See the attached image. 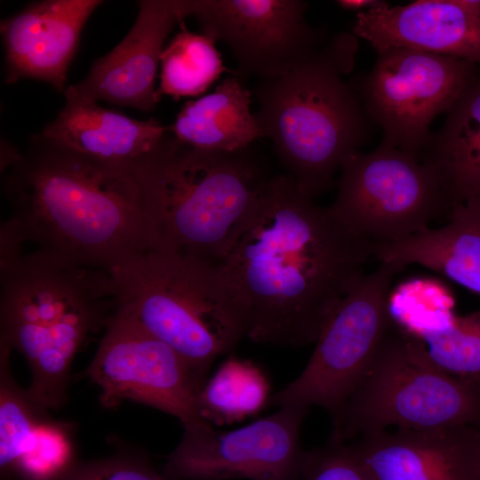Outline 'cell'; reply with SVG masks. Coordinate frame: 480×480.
Instances as JSON below:
<instances>
[{"label": "cell", "instance_id": "6da1fadb", "mask_svg": "<svg viewBox=\"0 0 480 480\" xmlns=\"http://www.w3.org/2000/svg\"><path fill=\"white\" fill-rule=\"evenodd\" d=\"M371 241L313 202L289 174L271 176L258 210L220 263L252 341L316 342L364 276Z\"/></svg>", "mask_w": 480, "mask_h": 480}, {"label": "cell", "instance_id": "7a4b0ae2", "mask_svg": "<svg viewBox=\"0 0 480 480\" xmlns=\"http://www.w3.org/2000/svg\"><path fill=\"white\" fill-rule=\"evenodd\" d=\"M4 170L11 217L1 242L104 269L147 249L142 199L131 167L99 162L41 136Z\"/></svg>", "mask_w": 480, "mask_h": 480}, {"label": "cell", "instance_id": "3957f363", "mask_svg": "<svg viewBox=\"0 0 480 480\" xmlns=\"http://www.w3.org/2000/svg\"><path fill=\"white\" fill-rule=\"evenodd\" d=\"M147 249L221 263L254 217L270 178L251 147L202 149L171 133L132 166Z\"/></svg>", "mask_w": 480, "mask_h": 480}, {"label": "cell", "instance_id": "277c9868", "mask_svg": "<svg viewBox=\"0 0 480 480\" xmlns=\"http://www.w3.org/2000/svg\"><path fill=\"white\" fill-rule=\"evenodd\" d=\"M0 284V343L26 358L36 405L58 409L75 356L116 312L110 275L35 250L2 260Z\"/></svg>", "mask_w": 480, "mask_h": 480}, {"label": "cell", "instance_id": "5b68a950", "mask_svg": "<svg viewBox=\"0 0 480 480\" xmlns=\"http://www.w3.org/2000/svg\"><path fill=\"white\" fill-rule=\"evenodd\" d=\"M356 37L335 34L281 76L259 80L257 119L280 163L311 197L325 191L344 160L369 138L371 122L343 76L355 64Z\"/></svg>", "mask_w": 480, "mask_h": 480}, {"label": "cell", "instance_id": "8992f818", "mask_svg": "<svg viewBox=\"0 0 480 480\" xmlns=\"http://www.w3.org/2000/svg\"><path fill=\"white\" fill-rule=\"evenodd\" d=\"M116 312L177 352L206 381L243 337V316L220 263L145 249L108 269Z\"/></svg>", "mask_w": 480, "mask_h": 480}, {"label": "cell", "instance_id": "52a82bcc", "mask_svg": "<svg viewBox=\"0 0 480 480\" xmlns=\"http://www.w3.org/2000/svg\"><path fill=\"white\" fill-rule=\"evenodd\" d=\"M480 428V384L453 377L422 356L395 323L333 427L332 438L348 442L396 429Z\"/></svg>", "mask_w": 480, "mask_h": 480}, {"label": "cell", "instance_id": "ba28073f", "mask_svg": "<svg viewBox=\"0 0 480 480\" xmlns=\"http://www.w3.org/2000/svg\"><path fill=\"white\" fill-rule=\"evenodd\" d=\"M332 215L373 244L402 240L440 217L452 205L438 173L426 162L380 144L368 153L356 151L340 169Z\"/></svg>", "mask_w": 480, "mask_h": 480}, {"label": "cell", "instance_id": "9c48e42d", "mask_svg": "<svg viewBox=\"0 0 480 480\" xmlns=\"http://www.w3.org/2000/svg\"><path fill=\"white\" fill-rule=\"evenodd\" d=\"M403 268L380 262L364 275L327 323L307 365L286 387L270 396L268 404L318 406L333 427L394 324L388 309L392 280Z\"/></svg>", "mask_w": 480, "mask_h": 480}, {"label": "cell", "instance_id": "30bf717a", "mask_svg": "<svg viewBox=\"0 0 480 480\" xmlns=\"http://www.w3.org/2000/svg\"><path fill=\"white\" fill-rule=\"evenodd\" d=\"M480 73L467 60L406 48L377 52L355 85L364 113L382 132L381 144L420 159L432 121L447 114Z\"/></svg>", "mask_w": 480, "mask_h": 480}, {"label": "cell", "instance_id": "8fae6325", "mask_svg": "<svg viewBox=\"0 0 480 480\" xmlns=\"http://www.w3.org/2000/svg\"><path fill=\"white\" fill-rule=\"evenodd\" d=\"M309 408L288 404L244 427L220 431L208 420L183 425L168 455L166 480H298L300 428Z\"/></svg>", "mask_w": 480, "mask_h": 480}, {"label": "cell", "instance_id": "7c38bea8", "mask_svg": "<svg viewBox=\"0 0 480 480\" xmlns=\"http://www.w3.org/2000/svg\"><path fill=\"white\" fill-rule=\"evenodd\" d=\"M105 408L124 401L151 406L183 425L204 420L199 395L206 383L172 348L115 312L86 370Z\"/></svg>", "mask_w": 480, "mask_h": 480}, {"label": "cell", "instance_id": "4fadbf2b", "mask_svg": "<svg viewBox=\"0 0 480 480\" xmlns=\"http://www.w3.org/2000/svg\"><path fill=\"white\" fill-rule=\"evenodd\" d=\"M300 0H196L202 34L224 43L241 75L259 80L285 75L326 43V32L306 20Z\"/></svg>", "mask_w": 480, "mask_h": 480}, {"label": "cell", "instance_id": "5bb4252c", "mask_svg": "<svg viewBox=\"0 0 480 480\" xmlns=\"http://www.w3.org/2000/svg\"><path fill=\"white\" fill-rule=\"evenodd\" d=\"M125 37L65 91L66 100H106L143 112L159 102L155 80L164 44L176 25L194 16L196 0H142Z\"/></svg>", "mask_w": 480, "mask_h": 480}, {"label": "cell", "instance_id": "9a60e30c", "mask_svg": "<svg viewBox=\"0 0 480 480\" xmlns=\"http://www.w3.org/2000/svg\"><path fill=\"white\" fill-rule=\"evenodd\" d=\"M352 34L377 52L406 48L452 56L480 66V0L386 2L356 13Z\"/></svg>", "mask_w": 480, "mask_h": 480}, {"label": "cell", "instance_id": "2e32d148", "mask_svg": "<svg viewBox=\"0 0 480 480\" xmlns=\"http://www.w3.org/2000/svg\"><path fill=\"white\" fill-rule=\"evenodd\" d=\"M374 480H480V428L382 430L350 444Z\"/></svg>", "mask_w": 480, "mask_h": 480}, {"label": "cell", "instance_id": "e0dca14e", "mask_svg": "<svg viewBox=\"0 0 480 480\" xmlns=\"http://www.w3.org/2000/svg\"><path fill=\"white\" fill-rule=\"evenodd\" d=\"M100 0H45L1 21L6 84L33 78L66 91L82 30Z\"/></svg>", "mask_w": 480, "mask_h": 480}, {"label": "cell", "instance_id": "ac0fdd59", "mask_svg": "<svg viewBox=\"0 0 480 480\" xmlns=\"http://www.w3.org/2000/svg\"><path fill=\"white\" fill-rule=\"evenodd\" d=\"M165 133L166 127L156 119L140 121L97 103L66 100L40 136L88 158L132 168L157 147Z\"/></svg>", "mask_w": 480, "mask_h": 480}, {"label": "cell", "instance_id": "d6986e66", "mask_svg": "<svg viewBox=\"0 0 480 480\" xmlns=\"http://www.w3.org/2000/svg\"><path fill=\"white\" fill-rule=\"evenodd\" d=\"M372 256L402 268L417 264L480 294V200L452 208L446 225L402 240L373 244Z\"/></svg>", "mask_w": 480, "mask_h": 480}, {"label": "cell", "instance_id": "ffe728a7", "mask_svg": "<svg viewBox=\"0 0 480 480\" xmlns=\"http://www.w3.org/2000/svg\"><path fill=\"white\" fill-rule=\"evenodd\" d=\"M252 93L237 76L226 77L215 90L181 108L166 132L192 147L220 151L246 148L264 132L250 105Z\"/></svg>", "mask_w": 480, "mask_h": 480}, {"label": "cell", "instance_id": "44dd1931", "mask_svg": "<svg viewBox=\"0 0 480 480\" xmlns=\"http://www.w3.org/2000/svg\"><path fill=\"white\" fill-rule=\"evenodd\" d=\"M420 160L438 173L452 210L480 200V73L432 134Z\"/></svg>", "mask_w": 480, "mask_h": 480}, {"label": "cell", "instance_id": "7402d4cb", "mask_svg": "<svg viewBox=\"0 0 480 480\" xmlns=\"http://www.w3.org/2000/svg\"><path fill=\"white\" fill-rule=\"evenodd\" d=\"M216 41L204 34L188 30L184 22L161 53L160 84L156 97L162 95L179 100L196 97L227 71Z\"/></svg>", "mask_w": 480, "mask_h": 480}, {"label": "cell", "instance_id": "603a6c76", "mask_svg": "<svg viewBox=\"0 0 480 480\" xmlns=\"http://www.w3.org/2000/svg\"><path fill=\"white\" fill-rule=\"evenodd\" d=\"M268 390L266 376L254 364L230 357L204 384L199 395V410L209 422H234L267 405Z\"/></svg>", "mask_w": 480, "mask_h": 480}, {"label": "cell", "instance_id": "cb8c5ba5", "mask_svg": "<svg viewBox=\"0 0 480 480\" xmlns=\"http://www.w3.org/2000/svg\"><path fill=\"white\" fill-rule=\"evenodd\" d=\"M409 335L428 363L453 377L480 384V309L452 315Z\"/></svg>", "mask_w": 480, "mask_h": 480}, {"label": "cell", "instance_id": "d4e9b609", "mask_svg": "<svg viewBox=\"0 0 480 480\" xmlns=\"http://www.w3.org/2000/svg\"><path fill=\"white\" fill-rule=\"evenodd\" d=\"M72 428L46 416L14 465L20 480H63L76 465Z\"/></svg>", "mask_w": 480, "mask_h": 480}, {"label": "cell", "instance_id": "484cf974", "mask_svg": "<svg viewBox=\"0 0 480 480\" xmlns=\"http://www.w3.org/2000/svg\"><path fill=\"white\" fill-rule=\"evenodd\" d=\"M298 480H374L350 444L330 437L305 451Z\"/></svg>", "mask_w": 480, "mask_h": 480}, {"label": "cell", "instance_id": "4316f807", "mask_svg": "<svg viewBox=\"0 0 480 480\" xmlns=\"http://www.w3.org/2000/svg\"><path fill=\"white\" fill-rule=\"evenodd\" d=\"M63 480H166L146 460L124 455L76 463Z\"/></svg>", "mask_w": 480, "mask_h": 480}, {"label": "cell", "instance_id": "83f0119b", "mask_svg": "<svg viewBox=\"0 0 480 480\" xmlns=\"http://www.w3.org/2000/svg\"><path fill=\"white\" fill-rule=\"evenodd\" d=\"M338 6L345 11L356 12V13L366 12L379 7L386 3L381 0H338L335 2Z\"/></svg>", "mask_w": 480, "mask_h": 480}]
</instances>
